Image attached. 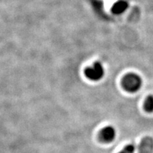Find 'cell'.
Instances as JSON below:
<instances>
[{
	"instance_id": "obj_6",
	"label": "cell",
	"mask_w": 153,
	"mask_h": 153,
	"mask_svg": "<svg viewBox=\"0 0 153 153\" xmlns=\"http://www.w3.org/2000/svg\"><path fill=\"white\" fill-rule=\"evenodd\" d=\"M145 109L147 112H153V96L150 95L147 97L145 102Z\"/></svg>"
},
{
	"instance_id": "obj_4",
	"label": "cell",
	"mask_w": 153,
	"mask_h": 153,
	"mask_svg": "<svg viewBox=\"0 0 153 153\" xmlns=\"http://www.w3.org/2000/svg\"><path fill=\"white\" fill-rule=\"evenodd\" d=\"M139 153H153V139L147 137L143 139L139 146Z\"/></svg>"
},
{
	"instance_id": "obj_3",
	"label": "cell",
	"mask_w": 153,
	"mask_h": 153,
	"mask_svg": "<svg viewBox=\"0 0 153 153\" xmlns=\"http://www.w3.org/2000/svg\"><path fill=\"white\" fill-rule=\"evenodd\" d=\"M116 136V129L112 126H107L101 130L100 133L101 140L104 143H111L114 141Z\"/></svg>"
},
{
	"instance_id": "obj_2",
	"label": "cell",
	"mask_w": 153,
	"mask_h": 153,
	"mask_svg": "<svg viewBox=\"0 0 153 153\" xmlns=\"http://www.w3.org/2000/svg\"><path fill=\"white\" fill-rule=\"evenodd\" d=\"M85 75L92 81H99L104 75V69L100 62H97L93 66L87 68L85 70Z\"/></svg>"
},
{
	"instance_id": "obj_5",
	"label": "cell",
	"mask_w": 153,
	"mask_h": 153,
	"mask_svg": "<svg viewBox=\"0 0 153 153\" xmlns=\"http://www.w3.org/2000/svg\"><path fill=\"white\" fill-rule=\"evenodd\" d=\"M128 8V3L125 0H118L113 5L111 11L115 14H121Z\"/></svg>"
},
{
	"instance_id": "obj_7",
	"label": "cell",
	"mask_w": 153,
	"mask_h": 153,
	"mask_svg": "<svg viewBox=\"0 0 153 153\" xmlns=\"http://www.w3.org/2000/svg\"><path fill=\"white\" fill-rule=\"evenodd\" d=\"M135 146L133 145H128L123 148L120 153H135Z\"/></svg>"
},
{
	"instance_id": "obj_1",
	"label": "cell",
	"mask_w": 153,
	"mask_h": 153,
	"mask_svg": "<svg viewBox=\"0 0 153 153\" xmlns=\"http://www.w3.org/2000/svg\"><path fill=\"white\" fill-rule=\"evenodd\" d=\"M122 85L126 91L131 93L137 92L143 85V80L138 74L129 73L124 76Z\"/></svg>"
}]
</instances>
